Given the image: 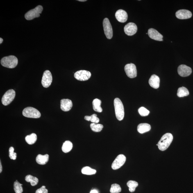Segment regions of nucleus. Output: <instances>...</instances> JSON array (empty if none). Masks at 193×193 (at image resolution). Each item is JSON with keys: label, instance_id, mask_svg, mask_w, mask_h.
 I'll return each mask as SVG.
<instances>
[{"label": "nucleus", "instance_id": "nucleus-1", "mask_svg": "<svg viewBox=\"0 0 193 193\" xmlns=\"http://www.w3.org/2000/svg\"><path fill=\"white\" fill-rule=\"evenodd\" d=\"M173 136L170 133H166L162 136L156 145L158 146L159 149L161 151L167 150L173 141Z\"/></svg>", "mask_w": 193, "mask_h": 193}, {"label": "nucleus", "instance_id": "nucleus-2", "mask_svg": "<svg viewBox=\"0 0 193 193\" xmlns=\"http://www.w3.org/2000/svg\"><path fill=\"white\" fill-rule=\"evenodd\" d=\"M114 105L116 118L119 121L122 120L124 115V106L122 102L119 98H116L114 99Z\"/></svg>", "mask_w": 193, "mask_h": 193}, {"label": "nucleus", "instance_id": "nucleus-3", "mask_svg": "<svg viewBox=\"0 0 193 193\" xmlns=\"http://www.w3.org/2000/svg\"><path fill=\"white\" fill-rule=\"evenodd\" d=\"M1 63L3 67L13 69L17 66L18 63V60L14 55L5 57L1 59Z\"/></svg>", "mask_w": 193, "mask_h": 193}, {"label": "nucleus", "instance_id": "nucleus-4", "mask_svg": "<svg viewBox=\"0 0 193 193\" xmlns=\"http://www.w3.org/2000/svg\"><path fill=\"white\" fill-rule=\"evenodd\" d=\"M43 7L42 5H39L35 9L29 11L25 14V18L27 20H31L35 18L40 17V14L42 13Z\"/></svg>", "mask_w": 193, "mask_h": 193}, {"label": "nucleus", "instance_id": "nucleus-5", "mask_svg": "<svg viewBox=\"0 0 193 193\" xmlns=\"http://www.w3.org/2000/svg\"><path fill=\"white\" fill-rule=\"evenodd\" d=\"M22 114L25 117L33 119H38L41 116L40 112L32 107H27L24 108Z\"/></svg>", "mask_w": 193, "mask_h": 193}, {"label": "nucleus", "instance_id": "nucleus-6", "mask_svg": "<svg viewBox=\"0 0 193 193\" xmlns=\"http://www.w3.org/2000/svg\"><path fill=\"white\" fill-rule=\"evenodd\" d=\"M15 96V92L13 89H10L7 91L2 98V103L5 106L10 104L13 101Z\"/></svg>", "mask_w": 193, "mask_h": 193}, {"label": "nucleus", "instance_id": "nucleus-7", "mask_svg": "<svg viewBox=\"0 0 193 193\" xmlns=\"http://www.w3.org/2000/svg\"><path fill=\"white\" fill-rule=\"evenodd\" d=\"M103 27L105 34L107 38L111 39L113 37L112 28L110 21L107 18H105L103 21Z\"/></svg>", "mask_w": 193, "mask_h": 193}, {"label": "nucleus", "instance_id": "nucleus-8", "mask_svg": "<svg viewBox=\"0 0 193 193\" xmlns=\"http://www.w3.org/2000/svg\"><path fill=\"white\" fill-rule=\"evenodd\" d=\"M124 71L128 77L133 78L137 76L136 67L133 63L127 64L124 67Z\"/></svg>", "mask_w": 193, "mask_h": 193}, {"label": "nucleus", "instance_id": "nucleus-9", "mask_svg": "<svg viewBox=\"0 0 193 193\" xmlns=\"http://www.w3.org/2000/svg\"><path fill=\"white\" fill-rule=\"evenodd\" d=\"M91 74L90 71L86 70H80L74 73V77L77 80L80 81H85L91 78Z\"/></svg>", "mask_w": 193, "mask_h": 193}, {"label": "nucleus", "instance_id": "nucleus-10", "mask_svg": "<svg viewBox=\"0 0 193 193\" xmlns=\"http://www.w3.org/2000/svg\"><path fill=\"white\" fill-rule=\"evenodd\" d=\"M52 80V76L50 71L49 70L44 71L42 80V84L43 87L46 88L49 87L51 85Z\"/></svg>", "mask_w": 193, "mask_h": 193}, {"label": "nucleus", "instance_id": "nucleus-11", "mask_svg": "<svg viewBox=\"0 0 193 193\" xmlns=\"http://www.w3.org/2000/svg\"><path fill=\"white\" fill-rule=\"evenodd\" d=\"M126 161V157L125 155L120 154L118 155L112 164V169L116 170L119 169L125 163Z\"/></svg>", "mask_w": 193, "mask_h": 193}, {"label": "nucleus", "instance_id": "nucleus-12", "mask_svg": "<svg viewBox=\"0 0 193 193\" xmlns=\"http://www.w3.org/2000/svg\"><path fill=\"white\" fill-rule=\"evenodd\" d=\"M137 31V27L135 23L130 22L128 23L124 27L125 33L128 36L133 35Z\"/></svg>", "mask_w": 193, "mask_h": 193}, {"label": "nucleus", "instance_id": "nucleus-13", "mask_svg": "<svg viewBox=\"0 0 193 193\" xmlns=\"http://www.w3.org/2000/svg\"><path fill=\"white\" fill-rule=\"evenodd\" d=\"M178 71L179 75L182 77L188 76L192 72V69L190 67L184 64H182L179 66Z\"/></svg>", "mask_w": 193, "mask_h": 193}, {"label": "nucleus", "instance_id": "nucleus-14", "mask_svg": "<svg viewBox=\"0 0 193 193\" xmlns=\"http://www.w3.org/2000/svg\"><path fill=\"white\" fill-rule=\"evenodd\" d=\"M148 34L150 38L154 40L159 41H163V35L154 29L150 28L148 29Z\"/></svg>", "mask_w": 193, "mask_h": 193}, {"label": "nucleus", "instance_id": "nucleus-15", "mask_svg": "<svg viewBox=\"0 0 193 193\" xmlns=\"http://www.w3.org/2000/svg\"><path fill=\"white\" fill-rule=\"evenodd\" d=\"M176 15L179 19H189L192 17V14L189 10H178L176 12Z\"/></svg>", "mask_w": 193, "mask_h": 193}, {"label": "nucleus", "instance_id": "nucleus-16", "mask_svg": "<svg viewBox=\"0 0 193 193\" xmlns=\"http://www.w3.org/2000/svg\"><path fill=\"white\" fill-rule=\"evenodd\" d=\"M72 106L73 103L71 100L63 99L60 101V108L63 111H69L71 110Z\"/></svg>", "mask_w": 193, "mask_h": 193}, {"label": "nucleus", "instance_id": "nucleus-17", "mask_svg": "<svg viewBox=\"0 0 193 193\" xmlns=\"http://www.w3.org/2000/svg\"><path fill=\"white\" fill-rule=\"evenodd\" d=\"M115 17L117 20L121 23H124L128 19V14L124 10H119L116 12Z\"/></svg>", "mask_w": 193, "mask_h": 193}, {"label": "nucleus", "instance_id": "nucleus-18", "mask_svg": "<svg viewBox=\"0 0 193 193\" xmlns=\"http://www.w3.org/2000/svg\"><path fill=\"white\" fill-rule=\"evenodd\" d=\"M149 83L153 88H158L160 87V78L156 75H152L149 80Z\"/></svg>", "mask_w": 193, "mask_h": 193}, {"label": "nucleus", "instance_id": "nucleus-19", "mask_svg": "<svg viewBox=\"0 0 193 193\" xmlns=\"http://www.w3.org/2000/svg\"><path fill=\"white\" fill-rule=\"evenodd\" d=\"M151 129V126L148 123H142L138 126L137 129L139 133L143 134L149 131Z\"/></svg>", "mask_w": 193, "mask_h": 193}, {"label": "nucleus", "instance_id": "nucleus-20", "mask_svg": "<svg viewBox=\"0 0 193 193\" xmlns=\"http://www.w3.org/2000/svg\"><path fill=\"white\" fill-rule=\"evenodd\" d=\"M49 155L48 154L44 155L39 154L36 158V161L37 164H39L44 165L47 163L49 160Z\"/></svg>", "mask_w": 193, "mask_h": 193}, {"label": "nucleus", "instance_id": "nucleus-21", "mask_svg": "<svg viewBox=\"0 0 193 193\" xmlns=\"http://www.w3.org/2000/svg\"><path fill=\"white\" fill-rule=\"evenodd\" d=\"M102 102L101 100L96 98L93 101V108L94 111L98 112H102V109L101 106Z\"/></svg>", "mask_w": 193, "mask_h": 193}, {"label": "nucleus", "instance_id": "nucleus-22", "mask_svg": "<svg viewBox=\"0 0 193 193\" xmlns=\"http://www.w3.org/2000/svg\"><path fill=\"white\" fill-rule=\"evenodd\" d=\"M73 144L71 141H66L62 146V150L64 153H67L71 151L73 148Z\"/></svg>", "mask_w": 193, "mask_h": 193}, {"label": "nucleus", "instance_id": "nucleus-23", "mask_svg": "<svg viewBox=\"0 0 193 193\" xmlns=\"http://www.w3.org/2000/svg\"><path fill=\"white\" fill-rule=\"evenodd\" d=\"M25 180L27 182H30L31 185L33 186L36 185L39 181L38 178L31 175H27L25 178Z\"/></svg>", "mask_w": 193, "mask_h": 193}, {"label": "nucleus", "instance_id": "nucleus-24", "mask_svg": "<svg viewBox=\"0 0 193 193\" xmlns=\"http://www.w3.org/2000/svg\"><path fill=\"white\" fill-rule=\"evenodd\" d=\"M25 140L28 144H33L37 141V136L35 133H32L31 135L26 136Z\"/></svg>", "mask_w": 193, "mask_h": 193}, {"label": "nucleus", "instance_id": "nucleus-25", "mask_svg": "<svg viewBox=\"0 0 193 193\" xmlns=\"http://www.w3.org/2000/svg\"><path fill=\"white\" fill-rule=\"evenodd\" d=\"M189 94V92L188 90L185 87H180L178 89L177 96L178 97H184V96H188Z\"/></svg>", "mask_w": 193, "mask_h": 193}, {"label": "nucleus", "instance_id": "nucleus-26", "mask_svg": "<svg viewBox=\"0 0 193 193\" xmlns=\"http://www.w3.org/2000/svg\"><path fill=\"white\" fill-rule=\"evenodd\" d=\"M81 172L83 174L86 175H94L96 172V170L92 169V168L88 166L82 168Z\"/></svg>", "mask_w": 193, "mask_h": 193}, {"label": "nucleus", "instance_id": "nucleus-27", "mask_svg": "<svg viewBox=\"0 0 193 193\" xmlns=\"http://www.w3.org/2000/svg\"><path fill=\"white\" fill-rule=\"evenodd\" d=\"M127 186L129 187L130 192H133L135 191L136 188L138 186V183L134 180H130L127 183Z\"/></svg>", "mask_w": 193, "mask_h": 193}, {"label": "nucleus", "instance_id": "nucleus-28", "mask_svg": "<svg viewBox=\"0 0 193 193\" xmlns=\"http://www.w3.org/2000/svg\"><path fill=\"white\" fill-rule=\"evenodd\" d=\"M91 130L95 132H100L102 130L103 126L102 124H97V123H92L90 124Z\"/></svg>", "mask_w": 193, "mask_h": 193}, {"label": "nucleus", "instance_id": "nucleus-29", "mask_svg": "<svg viewBox=\"0 0 193 193\" xmlns=\"http://www.w3.org/2000/svg\"><path fill=\"white\" fill-rule=\"evenodd\" d=\"M85 119L87 121H90L94 123H97L99 122V119L97 117V115L94 114L91 116H85Z\"/></svg>", "mask_w": 193, "mask_h": 193}, {"label": "nucleus", "instance_id": "nucleus-30", "mask_svg": "<svg viewBox=\"0 0 193 193\" xmlns=\"http://www.w3.org/2000/svg\"><path fill=\"white\" fill-rule=\"evenodd\" d=\"M22 184L18 182L17 180L14 182V189L15 193H22L23 191Z\"/></svg>", "mask_w": 193, "mask_h": 193}, {"label": "nucleus", "instance_id": "nucleus-31", "mask_svg": "<svg viewBox=\"0 0 193 193\" xmlns=\"http://www.w3.org/2000/svg\"><path fill=\"white\" fill-rule=\"evenodd\" d=\"M121 191V188L119 185L115 183L112 184L111 187L110 192L111 193H119Z\"/></svg>", "mask_w": 193, "mask_h": 193}, {"label": "nucleus", "instance_id": "nucleus-32", "mask_svg": "<svg viewBox=\"0 0 193 193\" xmlns=\"http://www.w3.org/2000/svg\"><path fill=\"white\" fill-rule=\"evenodd\" d=\"M139 114L142 116H147L149 114L150 111L144 107H141L139 108L138 110Z\"/></svg>", "mask_w": 193, "mask_h": 193}, {"label": "nucleus", "instance_id": "nucleus-33", "mask_svg": "<svg viewBox=\"0 0 193 193\" xmlns=\"http://www.w3.org/2000/svg\"><path fill=\"white\" fill-rule=\"evenodd\" d=\"M9 157L13 160H15L17 158V153L14 152V148L12 147H11L9 149Z\"/></svg>", "mask_w": 193, "mask_h": 193}, {"label": "nucleus", "instance_id": "nucleus-34", "mask_svg": "<svg viewBox=\"0 0 193 193\" xmlns=\"http://www.w3.org/2000/svg\"><path fill=\"white\" fill-rule=\"evenodd\" d=\"M35 193H48V190L46 188L45 186H43L40 188L36 191Z\"/></svg>", "mask_w": 193, "mask_h": 193}, {"label": "nucleus", "instance_id": "nucleus-35", "mask_svg": "<svg viewBox=\"0 0 193 193\" xmlns=\"http://www.w3.org/2000/svg\"><path fill=\"white\" fill-rule=\"evenodd\" d=\"M90 193H98V191L96 189H93L91 190Z\"/></svg>", "mask_w": 193, "mask_h": 193}, {"label": "nucleus", "instance_id": "nucleus-36", "mask_svg": "<svg viewBox=\"0 0 193 193\" xmlns=\"http://www.w3.org/2000/svg\"><path fill=\"white\" fill-rule=\"evenodd\" d=\"M2 171V167L1 162V161H0V173H1Z\"/></svg>", "mask_w": 193, "mask_h": 193}, {"label": "nucleus", "instance_id": "nucleus-37", "mask_svg": "<svg viewBox=\"0 0 193 193\" xmlns=\"http://www.w3.org/2000/svg\"><path fill=\"white\" fill-rule=\"evenodd\" d=\"M3 41V39L1 38H0V44H1L2 43Z\"/></svg>", "mask_w": 193, "mask_h": 193}, {"label": "nucleus", "instance_id": "nucleus-38", "mask_svg": "<svg viewBox=\"0 0 193 193\" xmlns=\"http://www.w3.org/2000/svg\"><path fill=\"white\" fill-rule=\"evenodd\" d=\"M78 1H83H83H86V0H78Z\"/></svg>", "mask_w": 193, "mask_h": 193}]
</instances>
